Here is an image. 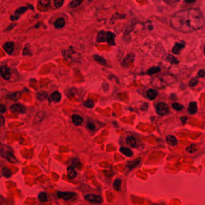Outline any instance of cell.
Instances as JSON below:
<instances>
[{
    "mask_svg": "<svg viewBox=\"0 0 205 205\" xmlns=\"http://www.w3.org/2000/svg\"><path fill=\"white\" fill-rule=\"evenodd\" d=\"M205 20L199 9H189L175 13L171 17L170 25L176 31L189 33L204 27Z\"/></svg>",
    "mask_w": 205,
    "mask_h": 205,
    "instance_id": "obj_1",
    "label": "cell"
},
{
    "mask_svg": "<svg viewBox=\"0 0 205 205\" xmlns=\"http://www.w3.org/2000/svg\"><path fill=\"white\" fill-rule=\"evenodd\" d=\"M176 81V78L172 75H164L156 76L152 80V85L158 89L165 87Z\"/></svg>",
    "mask_w": 205,
    "mask_h": 205,
    "instance_id": "obj_2",
    "label": "cell"
},
{
    "mask_svg": "<svg viewBox=\"0 0 205 205\" xmlns=\"http://www.w3.org/2000/svg\"><path fill=\"white\" fill-rule=\"evenodd\" d=\"M156 110L158 114L164 116L168 112L169 107L167 104L164 102H159L156 105Z\"/></svg>",
    "mask_w": 205,
    "mask_h": 205,
    "instance_id": "obj_3",
    "label": "cell"
},
{
    "mask_svg": "<svg viewBox=\"0 0 205 205\" xmlns=\"http://www.w3.org/2000/svg\"><path fill=\"white\" fill-rule=\"evenodd\" d=\"M84 198L87 201L93 204H99L102 203V197L99 195H96V194H87L85 195Z\"/></svg>",
    "mask_w": 205,
    "mask_h": 205,
    "instance_id": "obj_4",
    "label": "cell"
},
{
    "mask_svg": "<svg viewBox=\"0 0 205 205\" xmlns=\"http://www.w3.org/2000/svg\"><path fill=\"white\" fill-rule=\"evenodd\" d=\"M1 157L4 158H5V159L7 160L9 162H11V163H16L17 160L16 159V158L14 156L13 154L6 150H3V149H1Z\"/></svg>",
    "mask_w": 205,
    "mask_h": 205,
    "instance_id": "obj_5",
    "label": "cell"
},
{
    "mask_svg": "<svg viewBox=\"0 0 205 205\" xmlns=\"http://www.w3.org/2000/svg\"><path fill=\"white\" fill-rule=\"evenodd\" d=\"M76 194L72 192H62L58 191L57 193V195L60 199H63L65 200H70L73 199L75 197Z\"/></svg>",
    "mask_w": 205,
    "mask_h": 205,
    "instance_id": "obj_6",
    "label": "cell"
},
{
    "mask_svg": "<svg viewBox=\"0 0 205 205\" xmlns=\"http://www.w3.org/2000/svg\"><path fill=\"white\" fill-rule=\"evenodd\" d=\"M10 110L12 112L15 113H20V114H24L25 112V108L20 104H15L12 105L10 107Z\"/></svg>",
    "mask_w": 205,
    "mask_h": 205,
    "instance_id": "obj_7",
    "label": "cell"
},
{
    "mask_svg": "<svg viewBox=\"0 0 205 205\" xmlns=\"http://www.w3.org/2000/svg\"><path fill=\"white\" fill-rule=\"evenodd\" d=\"M134 58H135V55H134V54L132 53L128 54L126 57L123 61L122 62V65L126 67H129L133 62Z\"/></svg>",
    "mask_w": 205,
    "mask_h": 205,
    "instance_id": "obj_8",
    "label": "cell"
},
{
    "mask_svg": "<svg viewBox=\"0 0 205 205\" xmlns=\"http://www.w3.org/2000/svg\"><path fill=\"white\" fill-rule=\"evenodd\" d=\"M1 75L5 80L10 79L11 74L10 69L5 66H2L1 67Z\"/></svg>",
    "mask_w": 205,
    "mask_h": 205,
    "instance_id": "obj_9",
    "label": "cell"
},
{
    "mask_svg": "<svg viewBox=\"0 0 205 205\" xmlns=\"http://www.w3.org/2000/svg\"><path fill=\"white\" fill-rule=\"evenodd\" d=\"M67 174L68 179L70 180L75 179L77 176V173L72 167H68L67 168Z\"/></svg>",
    "mask_w": 205,
    "mask_h": 205,
    "instance_id": "obj_10",
    "label": "cell"
},
{
    "mask_svg": "<svg viewBox=\"0 0 205 205\" xmlns=\"http://www.w3.org/2000/svg\"><path fill=\"white\" fill-rule=\"evenodd\" d=\"M4 51L7 53L8 54H11L13 51L14 45L13 43L12 42H7L4 44L3 46Z\"/></svg>",
    "mask_w": 205,
    "mask_h": 205,
    "instance_id": "obj_11",
    "label": "cell"
},
{
    "mask_svg": "<svg viewBox=\"0 0 205 205\" xmlns=\"http://www.w3.org/2000/svg\"><path fill=\"white\" fill-rule=\"evenodd\" d=\"M116 37V35L111 32H107V41L108 44L110 45H115V40L114 38Z\"/></svg>",
    "mask_w": 205,
    "mask_h": 205,
    "instance_id": "obj_12",
    "label": "cell"
},
{
    "mask_svg": "<svg viewBox=\"0 0 205 205\" xmlns=\"http://www.w3.org/2000/svg\"><path fill=\"white\" fill-rule=\"evenodd\" d=\"M184 46L185 45L183 44L176 43V44L174 45V46L172 49V52L176 55H179L180 51L183 49V48H184Z\"/></svg>",
    "mask_w": 205,
    "mask_h": 205,
    "instance_id": "obj_13",
    "label": "cell"
},
{
    "mask_svg": "<svg viewBox=\"0 0 205 205\" xmlns=\"http://www.w3.org/2000/svg\"><path fill=\"white\" fill-rule=\"evenodd\" d=\"M167 143L172 146H174L178 144V140L174 136L168 135L166 137Z\"/></svg>",
    "mask_w": 205,
    "mask_h": 205,
    "instance_id": "obj_14",
    "label": "cell"
},
{
    "mask_svg": "<svg viewBox=\"0 0 205 205\" xmlns=\"http://www.w3.org/2000/svg\"><path fill=\"white\" fill-rule=\"evenodd\" d=\"M140 163V159L138 158L136 159H134L133 161H129L128 164L126 165V167L128 168L129 170H132L133 168H134L135 167H137Z\"/></svg>",
    "mask_w": 205,
    "mask_h": 205,
    "instance_id": "obj_15",
    "label": "cell"
},
{
    "mask_svg": "<svg viewBox=\"0 0 205 205\" xmlns=\"http://www.w3.org/2000/svg\"><path fill=\"white\" fill-rule=\"evenodd\" d=\"M158 91L153 89H149L147 91V97L150 100H153L158 96Z\"/></svg>",
    "mask_w": 205,
    "mask_h": 205,
    "instance_id": "obj_16",
    "label": "cell"
},
{
    "mask_svg": "<svg viewBox=\"0 0 205 205\" xmlns=\"http://www.w3.org/2000/svg\"><path fill=\"white\" fill-rule=\"evenodd\" d=\"M197 111V103L195 102H192L189 104L188 112L190 114H194Z\"/></svg>",
    "mask_w": 205,
    "mask_h": 205,
    "instance_id": "obj_17",
    "label": "cell"
},
{
    "mask_svg": "<svg viewBox=\"0 0 205 205\" xmlns=\"http://www.w3.org/2000/svg\"><path fill=\"white\" fill-rule=\"evenodd\" d=\"M96 40L98 42H104L107 40V33L104 31H101L99 32L97 36Z\"/></svg>",
    "mask_w": 205,
    "mask_h": 205,
    "instance_id": "obj_18",
    "label": "cell"
},
{
    "mask_svg": "<svg viewBox=\"0 0 205 205\" xmlns=\"http://www.w3.org/2000/svg\"><path fill=\"white\" fill-rule=\"evenodd\" d=\"M126 143L132 147H136L137 145L136 139L132 136H129L126 138Z\"/></svg>",
    "mask_w": 205,
    "mask_h": 205,
    "instance_id": "obj_19",
    "label": "cell"
},
{
    "mask_svg": "<svg viewBox=\"0 0 205 205\" xmlns=\"http://www.w3.org/2000/svg\"><path fill=\"white\" fill-rule=\"evenodd\" d=\"M165 60L172 63V64H178L179 62L177 59H176L174 56L170 54H167L165 55Z\"/></svg>",
    "mask_w": 205,
    "mask_h": 205,
    "instance_id": "obj_20",
    "label": "cell"
},
{
    "mask_svg": "<svg viewBox=\"0 0 205 205\" xmlns=\"http://www.w3.org/2000/svg\"><path fill=\"white\" fill-rule=\"evenodd\" d=\"M65 25V21L64 19L62 18L57 19V20L54 23V26L57 28H61L63 27H64Z\"/></svg>",
    "mask_w": 205,
    "mask_h": 205,
    "instance_id": "obj_21",
    "label": "cell"
},
{
    "mask_svg": "<svg viewBox=\"0 0 205 205\" xmlns=\"http://www.w3.org/2000/svg\"><path fill=\"white\" fill-rule=\"evenodd\" d=\"M120 151L125 156H126L127 157H130L131 156H132L133 155V152H132V151L131 149H129V148L127 147H121V149H120Z\"/></svg>",
    "mask_w": 205,
    "mask_h": 205,
    "instance_id": "obj_22",
    "label": "cell"
},
{
    "mask_svg": "<svg viewBox=\"0 0 205 205\" xmlns=\"http://www.w3.org/2000/svg\"><path fill=\"white\" fill-rule=\"evenodd\" d=\"M72 122L74 123L75 125L76 126H79L80 125L82 122V118L81 117H80L78 115H74L72 117Z\"/></svg>",
    "mask_w": 205,
    "mask_h": 205,
    "instance_id": "obj_23",
    "label": "cell"
},
{
    "mask_svg": "<svg viewBox=\"0 0 205 205\" xmlns=\"http://www.w3.org/2000/svg\"><path fill=\"white\" fill-rule=\"evenodd\" d=\"M61 94L57 91H55V92H54L51 96V100L55 102H59L61 100Z\"/></svg>",
    "mask_w": 205,
    "mask_h": 205,
    "instance_id": "obj_24",
    "label": "cell"
},
{
    "mask_svg": "<svg viewBox=\"0 0 205 205\" xmlns=\"http://www.w3.org/2000/svg\"><path fill=\"white\" fill-rule=\"evenodd\" d=\"M121 180L120 179H116L113 183V188L117 191H119L121 190Z\"/></svg>",
    "mask_w": 205,
    "mask_h": 205,
    "instance_id": "obj_25",
    "label": "cell"
},
{
    "mask_svg": "<svg viewBox=\"0 0 205 205\" xmlns=\"http://www.w3.org/2000/svg\"><path fill=\"white\" fill-rule=\"evenodd\" d=\"M38 199L40 202H46L48 201L47 194L45 192H41L38 195Z\"/></svg>",
    "mask_w": 205,
    "mask_h": 205,
    "instance_id": "obj_26",
    "label": "cell"
},
{
    "mask_svg": "<svg viewBox=\"0 0 205 205\" xmlns=\"http://www.w3.org/2000/svg\"><path fill=\"white\" fill-rule=\"evenodd\" d=\"M71 164L72 165V167H75L79 168L80 167H81V163L80 161L78 158H73L71 161Z\"/></svg>",
    "mask_w": 205,
    "mask_h": 205,
    "instance_id": "obj_27",
    "label": "cell"
},
{
    "mask_svg": "<svg viewBox=\"0 0 205 205\" xmlns=\"http://www.w3.org/2000/svg\"><path fill=\"white\" fill-rule=\"evenodd\" d=\"M2 174L4 176V177L8 178H10L12 176V172H11L10 170L8 169L7 168L4 167L2 169Z\"/></svg>",
    "mask_w": 205,
    "mask_h": 205,
    "instance_id": "obj_28",
    "label": "cell"
},
{
    "mask_svg": "<svg viewBox=\"0 0 205 205\" xmlns=\"http://www.w3.org/2000/svg\"><path fill=\"white\" fill-rule=\"evenodd\" d=\"M160 70H161V69L159 67H151L149 70H147V74L153 75L154 74L159 72Z\"/></svg>",
    "mask_w": 205,
    "mask_h": 205,
    "instance_id": "obj_29",
    "label": "cell"
},
{
    "mask_svg": "<svg viewBox=\"0 0 205 205\" xmlns=\"http://www.w3.org/2000/svg\"><path fill=\"white\" fill-rule=\"evenodd\" d=\"M93 57H94V59L96 61H97L99 63H100V64L103 65H105L106 64V60L103 57H102L99 56L97 55H94Z\"/></svg>",
    "mask_w": 205,
    "mask_h": 205,
    "instance_id": "obj_30",
    "label": "cell"
},
{
    "mask_svg": "<svg viewBox=\"0 0 205 205\" xmlns=\"http://www.w3.org/2000/svg\"><path fill=\"white\" fill-rule=\"evenodd\" d=\"M8 97L12 100L13 101H17L20 97V93L19 92H16L13 94H11L8 96Z\"/></svg>",
    "mask_w": 205,
    "mask_h": 205,
    "instance_id": "obj_31",
    "label": "cell"
},
{
    "mask_svg": "<svg viewBox=\"0 0 205 205\" xmlns=\"http://www.w3.org/2000/svg\"><path fill=\"white\" fill-rule=\"evenodd\" d=\"M84 105L85 106V107L88 108H91L94 107L95 103H94L93 100L89 99V100L86 101V102L84 103Z\"/></svg>",
    "mask_w": 205,
    "mask_h": 205,
    "instance_id": "obj_32",
    "label": "cell"
},
{
    "mask_svg": "<svg viewBox=\"0 0 205 205\" xmlns=\"http://www.w3.org/2000/svg\"><path fill=\"white\" fill-rule=\"evenodd\" d=\"M82 1H72L69 4V7L70 8H75L78 6L81 3H82Z\"/></svg>",
    "mask_w": 205,
    "mask_h": 205,
    "instance_id": "obj_33",
    "label": "cell"
},
{
    "mask_svg": "<svg viewBox=\"0 0 205 205\" xmlns=\"http://www.w3.org/2000/svg\"><path fill=\"white\" fill-rule=\"evenodd\" d=\"M172 107L176 111H180L183 109V105L179 103H174L172 104Z\"/></svg>",
    "mask_w": 205,
    "mask_h": 205,
    "instance_id": "obj_34",
    "label": "cell"
},
{
    "mask_svg": "<svg viewBox=\"0 0 205 205\" xmlns=\"http://www.w3.org/2000/svg\"><path fill=\"white\" fill-rule=\"evenodd\" d=\"M198 82H199V80H198L197 78H195V77L193 78V79L190 80V81L189 82V86L190 87H194V86H196V85L198 84Z\"/></svg>",
    "mask_w": 205,
    "mask_h": 205,
    "instance_id": "obj_35",
    "label": "cell"
},
{
    "mask_svg": "<svg viewBox=\"0 0 205 205\" xmlns=\"http://www.w3.org/2000/svg\"><path fill=\"white\" fill-rule=\"evenodd\" d=\"M48 96V95L46 92H42L40 93H39L37 95V99L40 101H43L44 99H45Z\"/></svg>",
    "mask_w": 205,
    "mask_h": 205,
    "instance_id": "obj_36",
    "label": "cell"
},
{
    "mask_svg": "<svg viewBox=\"0 0 205 205\" xmlns=\"http://www.w3.org/2000/svg\"><path fill=\"white\" fill-rule=\"evenodd\" d=\"M64 3L63 1H61V0H56V1H54V5L57 8H59L62 5V4Z\"/></svg>",
    "mask_w": 205,
    "mask_h": 205,
    "instance_id": "obj_37",
    "label": "cell"
},
{
    "mask_svg": "<svg viewBox=\"0 0 205 205\" xmlns=\"http://www.w3.org/2000/svg\"><path fill=\"white\" fill-rule=\"evenodd\" d=\"M27 8L25 7H20L19 9H18L16 11V13L17 14H22L23 13H24L26 10H27Z\"/></svg>",
    "mask_w": 205,
    "mask_h": 205,
    "instance_id": "obj_38",
    "label": "cell"
},
{
    "mask_svg": "<svg viewBox=\"0 0 205 205\" xmlns=\"http://www.w3.org/2000/svg\"><path fill=\"white\" fill-rule=\"evenodd\" d=\"M87 127L91 131H94L95 129V126L92 123H89L87 125Z\"/></svg>",
    "mask_w": 205,
    "mask_h": 205,
    "instance_id": "obj_39",
    "label": "cell"
},
{
    "mask_svg": "<svg viewBox=\"0 0 205 205\" xmlns=\"http://www.w3.org/2000/svg\"><path fill=\"white\" fill-rule=\"evenodd\" d=\"M198 75H199L200 78H203L205 76V70L203 69L200 70L199 72H198Z\"/></svg>",
    "mask_w": 205,
    "mask_h": 205,
    "instance_id": "obj_40",
    "label": "cell"
},
{
    "mask_svg": "<svg viewBox=\"0 0 205 205\" xmlns=\"http://www.w3.org/2000/svg\"><path fill=\"white\" fill-rule=\"evenodd\" d=\"M6 111V108L5 107V105L3 104L1 105V107H0V112H1V114L5 112Z\"/></svg>",
    "mask_w": 205,
    "mask_h": 205,
    "instance_id": "obj_41",
    "label": "cell"
},
{
    "mask_svg": "<svg viewBox=\"0 0 205 205\" xmlns=\"http://www.w3.org/2000/svg\"><path fill=\"white\" fill-rule=\"evenodd\" d=\"M187 119H188V118H187V117H181V120H182V121L183 123H185V122H186Z\"/></svg>",
    "mask_w": 205,
    "mask_h": 205,
    "instance_id": "obj_42",
    "label": "cell"
},
{
    "mask_svg": "<svg viewBox=\"0 0 205 205\" xmlns=\"http://www.w3.org/2000/svg\"><path fill=\"white\" fill-rule=\"evenodd\" d=\"M10 18H11V19H12V20H17V19L19 18V16H12L10 17Z\"/></svg>",
    "mask_w": 205,
    "mask_h": 205,
    "instance_id": "obj_43",
    "label": "cell"
},
{
    "mask_svg": "<svg viewBox=\"0 0 205 205\" xmlns=\"http://www.w3.org/2000/svg\"><path fill=\"white\" fill-rule=\"evenodd\" d=\"M1 126H3V122H4V117L3 116H1Z\"/></svg>",
    "mask_w": 205,
    "mask_h": 205,
    "instance_id": "obj_44",
    "label": "cell"
},
{
    "mask_svg": "<svg viewBox=\"0 0 205 205\" xmlns=\"http://www.w3.org/2000/svg\"><path fill=\"white\" fill-rule=\"evenodd\" d=\"M204 54H205V46H204Z\"/></svg>",
    "mask_w": 205,
    "mask_h": 205,
    "instance_id": "obj_45",
    "label": "cell"
},
{
    "mask_svg": "<svg viewBox=\"0 0 205 205\" xmlns=\"http://www.w3.org/2000/svg\"><path fill=\"white\" fill-rule=\"evenodd\" d=\"M187 3H193V2H194V1H186Z\"/></svg>",
    "mask_w": 205,
    "mask_h": 205,
    "instance_id": "obj_46",
    "label": "cell"
}]
</instances>
